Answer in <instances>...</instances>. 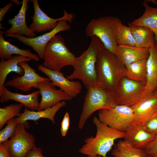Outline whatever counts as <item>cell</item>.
Masks as SVG:
<instances>
[{
    "instance_id": "cell-1",
    "label": "cell",
    "mask_w": 157,
    "mask_h": 157,
    "mask_svg": "<svg viewBox=\"0 0 157 157\" xmlns=\"http://www.w3.org/2000/svg\"><path fill=\"white\" fill-rule=\"evenodd\" d=\"M104 47L98 38H91L88 48L76 58L73 66V71L66 78L71 81L80 80L86 88L97 85L98 77L95 65L99 53Z\"/></svg>"
},
{
    "instance_id": "cell-2",
    "label": "cell",
    "mask_w": 157,
    "mask_h": 157,
    "mask_svg": "<svg viewBox=\"0 0 157 157\" xmlns=\"http://www.w3.org/2000/svg\"><path fill=\"white\" fill-rule=\"evenodd\" d=\"M125 68L115 54L104 47L99 53L95 65L97 85L115 92L120 80L125 76Z\"/></svg>"
},
{
    "instance_id": "cell-3",
    "label": "cell",
    "mask_w": 157,
    "mask_h": 157,
    "mask_svg": "<svg viewBox=\"0 0 157 157\" xmlns=\"http://www.w3.org/2000/svg\"><path fill=\"white\" fill-rule=\"evenodd\" d=\"M93 122L97 129L96 135L87 138L79 151L88 156L99 155L107 157V154L111 149L115 140L124 138L125 132L110 128L96 116L94 117Z\"/></svg>"
},
{
    "instance_id": "cell-4",
    "label": "cell",
    "mask_w": 157,
    "mask_h": 157,
    "mask_svg": "<svg viewBox=\"0 0 157 157\" xmlns=\"http://www.w3.org/2000/svg\"><path fill=\"white\" fill-rule=\"evenodd\" d=\"M78 128L82 129L89 117L94 112L103 109H110L117 105L115 92L105 90L99 85L87 88Z\"/></svg>"
},
{
    "instance_id": "cell-5",
    "label": "cell",
    "mask_w": 157,
    "mask_h": 157,
    "mask_svg": "<svg viewBox=\"0 0 157 157\" xmlns=\"http://www.w3.org/2000/svg\"><path fill=\"white\" fill-rule=\"evenodd\" d=\"M122 23L118 17L111 16L93 19L85 28V34L88 37L98 38L106 49L114 54L118 45L116 40L117 32Z\"/></svg>"
},
{
    "instance_id": "cell-6",
    "label": "cell",
    "mask_w": 157,
    "mask_h": 157,
    "mask_svg": "<svg viewBox=\"0 0 157 157\" xmlns=\"http://www.w3.org/2000/svg\"><path fill=\"white\" fill-rule=\"evenodd\" d=\"M76 57L66 46L62 35H56L46 45L42 64L50 70L60 72L66 66H73Z\"/></svg>"
},
{
    "instance_id": "cell-7",
    "label": "cell",
    "mask_w": 157,
    "mask_h": 157,
    "mask_svg": "<svg viewBox=\"0 0 157 157\" xmlns=\"http://www.w3.org/2000/svg\"><path fill=\"white\" fill-rule=\"evenodd\" d=\"M146 84L137 82L124 76L119 82L115 92L117 105L131 107L151 92Z\"/></svg>"
},
{
    "instance_id": "cell-8",
    "label": "cell",
    "mask_w": 157,
    "mask_h": 157,
    "mask_svg": "<svg viewBox=\"0 0 157 157\" xmlns=\"http://www.w3.org/2000/svg\"><path fill=\"white\" fill-rule=\"evenodd\" d=\"M98 116L102 122L110 128L125 132L133 121L132 109L123 105H117L110 109L99 110Z\"/></svg>"
},
{
    "instance_id": "cell-9",
    "label": "cell",
    "mask_w": 157,
    "mask_h": 157,
    "mask_svg": "<svg viewBox=\"0 0 157 157\" xmlns=\"http://www.w3.org/2000/svg\"><path fill=\"white\" fill-rule=\"evenodd\" d=\"M24 124H18L13 135L3 142L10 157H26L30 151L36 147L35 138L28 132Z\"/></svg>"
},
{
    "instance_id": "cell-10",
    "label": "cell",
    "mask_w": 157,
    "mask_h": 157,
    "mask_svg": "<svg viewBox=\"0 0 157 157\" xmlns=\"http://www.w3.org/2000/svg\"><path fill=\"white\" fill-rule=\"evenodd\" d=\"M67 21H69L67 19L60 20L53 30L34 38H28L18 34L5 36L16 39L22 43L30 47L37 53L39 58L43 59L45 47L49 41L59 32L68 31L71 29V26L67 23Z\"/></svg>"
},
{
    "instance_id": "cell-11",
    "label": "cell",
    "mask_w": 157,
    "mask_h": 157,
    "mask_svg": "<svg viewBox=\"0 0 157 157\" xmlns=\"http://www.w3.org/2000/svg\"><path fill=\"white\" fill-rule=\"evenodd\" d=\"M24 70L22 76H16L6 82L5 86L13 87L20 90L26 92L34 88L40 82L44 81H50L49 78H44L36 73L35 69L31 67L27 62H21L18 64Z\"/></svg>"
},
{
    "instance_id": "cell-12",
    "label": "cell",
    "mask_w": 157,
    "mask_h": 157,
    "mask_svg": "<svg viewBox=\"0 0 157 157\" xmlns=\"http://www.w3.org/2000/svg\"><path fill=\"white\" fill-rule=\"evenodd\" d=\"M50 81H41L35 88L38 89L41 96L38 111L48 109L62 101H69L72 99L60 89H56Z\"/></svg>"
},
{
    "instance_id": "cell-13",
    "label": "cell",
    "mask_w": 157,
    "mask_h": 157,
    "mask_svg": "<svg viewBox=\"0 0 157 157\" xmlns=\"http://www.w3.org/2000/svg\"><path fill=\"white\" fill-rule=\"evenodd\" d=\"M31 1L33 4L34 13L31 18L32 22L29 27L35 33L51 31L56 27L60 20L67 19L71 22L72 19V14L68 13L65 11L63 15L59 18L54 19L49 17L40 8L37 0Z\"/></svg>"
},
{
    "instance_id": "cell-14",
    "label": "cell",
    "mask_w": 157,
    "mask_h": 157,
    "mask_svg": "<svg viewBox=\"0 0 157 157\" xmlns=\"http://www.w3.org/2000/svg\"><path fill=\"white\" fill-rule=\"evenodd\" d=\"M38 69L48 77L54 86L59 88L72 98L76 97L81 92L82 88L80 82L69 80L61 71L50 70L42 64L38 65Z\"/></svg>"
},
{
    "instance_id": "cell-15",
    "label": "cell",
    "mask_w": 157,
    "mask_h": 157,
    "mask_svg": "<svg viewBox=\"0 0 157 157\" xmlns=\"http://www.w3.org/2000/svg\"><path fill=\"white\" fill-rule=\"evenodd\" d=\"M133 114L132 124L143 126L157 115V96L153 92L131 107Z\"/></svg>"
},
{
    "instance_id": "cell-16",
    "label": "cell",
    "mask_w": 157,
    "mask_h": 157,
    "mask_svg": "<svg viewBox=\"0 0 157 157\" xmlns=\"http://www.w3.org/2000/svg\"><path fill=\"white\" fill-rule=\"evenodd\" d=\"M149 49L126 45H118L114 54L125 67L135 62L147 59L149 55Z\"/></svg>"
},
{
    "instance_id": "cell-17",
    "label": "cell",
    "mask_w": 157,
    "mask_h": 157,
    "mask_svg": "<svg viewBox=\"0 0 157 157\" xmlns=\"http://www.w3.org/2000/svg\"><path fill=\"white\" fill-rule=\"evenodd\" d=\"M29 1L23 0L22 7L17 14L8 20V23L11 26L5 31V35L18 34L28 38L35 37V33L27 26L26 21V13L28 8V3Z\"/></svg>"
},
{
    "instance_id": "cell-18",
    "label": "cell",
    "mask_w": 157,
    "mask_h": 157,
    "mask_svg": "<svg viewBox=\"0 0 157 157\" xmlns=\"http://www.w3.org/2000/svg\"><path fill=\"white\" fill-rule=\"evenodd\" d=\"M40 91H35L27 94L12 92L4 86L0 92V101L3 103L10 100L18 102L25 108L33 111H38L39 104Z\"/></svg>"
},
{
    "instance_id": "cell-19",
    "label": "cell",
    "mask_w": 157,
    "mask_h": 157,
    "mask_svg": "<svg viewBox=\"0 0 157 157\" xmlns=\"http://www.w3.org/2000/svg\"><path fill=\"white\" fill-rule=\"evenodd\" d=\"M65 101L59 102L51 108L41 111H33L25 108L23 112L19 117H15L18 123L24 124L27 128L29 125L28 120L36 121L41 118H47L50 120L53 124L55 123V115L58 110L66 105Z\"/></svg>"
},
{
    "instance_id": "cell-20",
    "label": "cell",
    "mask_w": 157,
    "mask_h": 157,
    "mask_svg": "<svg viewBox=\"0 0 157 157\" xmlns=\"http://www.w3.org/2000/svg\"><path fill=\"white\" fill-rule=\"evenodd\" d=\"M124 140L134 147L144 149L155 135L147 132L143 126L132 124L125 132Z\"/></svg>"
},
{
    "instance_id": "cell-21",
    "label": "cell",
    "mask_w": 157,
    "mask_h": 157,
    "mask_svg": "<svg viewBox=\"0 0 157 157\" xmlns=\"http://www.w3.org/2000/svg\"><path fill=\"white\" fill-rule=\"evenodd\" d=\"M32 58L21 55L12 56L9 59H1L0 61V92L5 86L8 75L11 72H14L20 76L23 75L24 70L18 63L23 61L29 62Z\"/></svg>"
},
{
    "instance_id": "cell-22",
    "label": "cell",
    "mask_w": 157,
    "mask_h": 157,
    "mask_svg": "<svg viewBox=\"0 0 157 157\" xmlns=\"http://www.w3.org/2000/svg\"><path fill=\"white\" fill-rule=\"evenodd\" d=\"M149 55L147 60V81L146 88L153 92L157 85V42L149 49Z\"/></svg>"
},
{
    "instance_id": "cell-23",
    "label": "cell",
    "mask_w": 157,
    "mask_h": 157,
    "mask_svg": "<svg viewBox=\"0 0 157 157\" xmlns=\"http://www.w3.org/2000/svg\"><path fill=\"white\" fill-rule=\"evenodd\" d=\"M4 34L3 31H0V58L1 59L8 60L12 55L16 54L31 58L36 61L39 60L38 56L29 50L21 49L5 40Z\"/></svg>"
},
{
    "instance_id": "cell-24",
    "label": "cell",
    "mask_w": 157,
    "mask_h": 157,
    "mask_svg": "<svg viewBox=\"0 0 157 157\" xmlns=\"http://www.w3.org/2000/svg\"><path fill=\"white\" fill-rule=\"evenodd\" d=\"M143 5L145 7L143 14L130 23L133 26L144 27L151 30L154 34L155 41L157 42V7H151L145 1Z\"/></svg>"
},
{
    "instance_id": "cell-25",
    "label": "cell",
    "mask_w": 157,
    "mask_h": 157,
    "mask_svg": "<svg viewBox=\"0 0 157 157\" xmlns=\"http://www.w3.org/2000/svg\"><path fill=\"white\" fill-rule=\"evenodd\" d=\"M131 28L135 46L141 48L149 49L155 42L154 33L146 27L136 26L129 24Z\"/></svg>"
},
{
    "instance_id": "cell-26",
    "label": "cell",
    "mask_w": 157,
    "mask_h": 157,
    "mask_svg": "<svg viewBox=\"0 0 157 157\" xmlns=\"http://www.w3.org/2000/svg\"><path fill=\"white\" fill-rule=\"evenodd\" d=\"M114 157H147L144 149L136 148L128 142L119 140L111 151Z\"/></svg>"
},
{
    "instance_id": "cell-27",
    "label": "cell",
    "mask_w": 157,
    "mask_h": 157,
    "mask_svg": "<svg viewBox=\"0 0 157 157\" xmlns=\"http://www.w3.org/2000/svg\"><path fill=\"white\" fill-rule=\"evenodd\" d=\"M147 59L134 62L125 67L124 75L134 81L146 84L147 81Z\"/></svg>"
},
{
    "instance_id": "cell-28",
    "label": "cell",
    "mask_w": 157,
    "mask_h": 157,
    "mask_svg": "<svg viewBox=\"0 0 157 157\" xmlns=\"http://www.w3.org/2000/svg\"><path fill=\"white\" fill-rule=\"evenodd\" d=\"M23 106L20 104L15 103L0 108V130L9 120L21 115L22 113L20 111Z\"/></svg>"
},
{
    "instance_id": "cell-29",
    "label": "cell",
    "mask_w": 157,
    "mask_h": 157,
    "mask_svg": "<svg viewBox=\"0 0 157 157\" xmlns=\"http://www.w3.org/2000/svg\"><path fill=\"white\" fill-rule=\"evenodd\" d=\"M116 41L118 45H126L135 46V42L131 28L123 24L119 26L116 35Z\"/></svg>"
},
{
    "instance_id": "cell-30",
    "label": "cell",
    "mask_w": 157,
    "mask_h": 157,
    "mask_svg": "<svg viewBox=\"0 0 157 157\" xmlns=\"http://www.w3.org/2000/svg\"><path fill=\"white\" fill-rule=\"evenodd\" d=\"M6 126L0 131V144L7 141L13 135L18 123L14 117L9 120Z\"/></svg>"
},
{
    "instance_id": "cell-31",
    "label": "cell",
    "mask_w": 157,
    "mask_h": 157,
    "mask_svg": "<svg viewBox=\"0 0 157 157\" xmlns=\"http://www.w3.org/2000/svg\"><path fill=\"white\" fill-rule=\"evenodd\" d=\"M143 126L148 132L155 135L157 134V115L149 120Z\"/></svg>"
},
{
    "instance_id": "cell-32",
    "label": "cell",
    "mask_w": 157,
    "mask_h": 157,
    "mask_svg": "<svg viewBox=\"0 0 157 157\" xmlns=\"http://www.w3.org/2000/svg\"><path fill=\"white\" fill-rule=\"evenodd\" d=\"M70 124V118L68 112L65 114L61 124L60 131L62 136L65 137L67 134Z\"/></svg>"
},
{
    "instance_id": "cell-33",
    "label": "cell",
    "mask_w": 157,
    "mask_h": 157,
    "mask_svg": "<svg viewBox=\"0 0 157 157\" xmlns=\"http://www.w3.org/2000/svg\"><path fill=\"white\" fill-rule=\"evenodd\" d=\"M144 150L148 155L157 153V134L155 135Z\"/></svg>"
},
{
    "instance_id": "cell-34",
    "label": "cell",
    "mask_w": 157,
    "mask_h": 157,
    "mask_svg": "<svg viewBox=\"0 0 157 157\" xmlns=\"http://www.w3.org/2000/svg\"><path fill=\"white\" fill-rule=\"evenodd\" d=\"M26 157H44L43 155L42 149L36 147L29 153Z\"/></svg>"
},
{
    "instance_id": "cell-35",
    "label": "cell",
    "mask_w": 157,
    "mask_h": 157,
    "mask_svg": "<svg viewBox=\"0 0 157 157\" xmlns=\"http://www.w3.org/2000/svg\"><path fill=\"white\" fill-rule=\"evenodd\" d=\"M13 1H11L10 3L3 8L0 9V22L4 19V17L8 11L13 6Z\"/></svg>"
},
{
    "instance_id": "cell-36",
    "label": "cell",
    "mask_w": 157,
    "mask_h": 157,
    "mask_svg": "<svg viewBox=\"0 0 157 157\" xmlns=\"http://www.w3.org/2000/svg\"><path fill=\"white\" fill-rule=\"evenodd\" d=\"M0 157H10L9 153L3 143L0 144Z\"/></svg>"
},
{
    "instance_id": "cell-37",
    "label": "cell",
    "mask_w": 157,
    "mask_h": 157,
    "mask_svg": "<svg viewBox=\"0 0 157 157\" xmlns=\"http://www.w3.org/2000/svg\"><path fill=\"white\" fill-rule=\"evenodd\" d=\"M13 2H14V3H17L18 5H21L22 3V2H20L19 1L17 0H12Z\"/></svg>"
},
{
    "instance_id": "cell-38",
    "label": "cell",
    "mask_w": 157,
    "mask_h": 157,
    "mask_svg": "<svg viewBox=\"0 0 157 157\" xmlns=\"http://www.w3.org/2000/svg\"><path fill=\"white\" fill-rule=\"evenodd\" d=\"M153 92L157 96V85L156 88Z\"/></svg>"
},
{
    "instance_id": "cell-39",
    "label": "cell",
    "mask_w": 157,
    "mask_h": 157,
    "mask_svg": "<svg viewBox=\"0 0 157 157\" xmlns=\"http://www.w3.org/2000/svg\"><path fill=\"white\" fill-rule=\"evenodd\" d=\"M150 1L152 2L153 3L157 5V0H150Z\"/></svg>"
},
{
    "instance_id": "cell-40",
    "label": "cell",
    "mask_w": 157,
    "mask_h": 157,
    "mask_svg": "<svg viewBox=\"0 0 157 157\" xmlns=\"http://www.w3.org/2000/svg\"><path fill=\"white\" fill-rule=\"evenodd\" d=\"M149 155L151 156V157H157V153Z\"/></svg>"
},
{
    "instance_id": "cell-41",
    "label": "cell",
    "mask_w": 157,
    "mask_h": 157,
    "mask_svg": "<svg viewBox=\"0 0 157 157\" xmlns=\"http://www.w3.org/2000/svg\"><path fill=\"white\" fill-rule=\"evenodd\" d=\"M88 157H103V156H100V155H97L96 156H88Z\"/></svg>"
},
{
    "instance_id": "cell-42",
    "label": "cell",
    "mask_w": 157,
    "mask_h": 157,
    "mask_svg": "<svg viewBox=\"0 0 157 157\" xmlns=\"http://www.w3.org/2000/svg\"><path fill=\"white\" fill-rule=\"evenodd\" d=\"M147 157H151V156L149 155H148Z\"/></svg>"
},
{
    "instance_id": "cell-43",
    "label": "cell",
    "mask_w": 157,
    "mask_h": 157,
    "mask_svg": "<svg viewBox=\"0 0 157 157\" xmlns=\"http://www.w3.org/2000/svg\"></svg>"
}]
</instances>
